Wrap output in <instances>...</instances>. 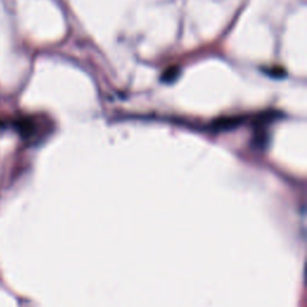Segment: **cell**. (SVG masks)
Segmentation results:
<instances>
[{
    "instance_id": "1",
    "label": "cell",
    "mask_w": 307,
    "mask_h": 307,
    "mask_svg": "<svg viewBox=\"0 0 307 307\" xmlns=\"http://www.w3.org/2000/svg\"><path fill=\"white\" fill-rule=\"evenodd\" d=\"M16 129L24 140H31L37 134V124L34 118H23L16 122Z\"/></svg>"
},
{
    "instance_id": "2",
    "label": "cell",
    "mask_w": 307,
    "mask_h": 307,
    "mask_svg": "<svg viewBox=\"0 0 307 307\" xmlns=\"http://www.w3.org/2000/svg\"><path fill=\"white\" fill-rule=\"evenodd\" d=\"M178 76H179V69H176V67H170L169 70H167L166 72H164L162 79H163L166 83H170V82L175 81Z\"/></svg>"
},
{
    "instance_id": "3",
    "label": "cell",
    "mask_w": 307,
    "mask_h": 307,
    "mask_svg": "<svg viewBox=\"0 0 307 307\" xmlns=\"http://www.w3.org/2000/svg\"><path fill=\"white\" fill-rule=\"evenodd\" d=\"M2 129H4V123L0 122V131H2Z\"/></svg>"
}]
</instances>
